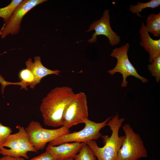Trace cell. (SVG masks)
Returning <instances> with one entry per match:
<instances>
[{"label":"cell","mask_w":160,"mask_h":160,"mask_svg":"<svg viewBox=\"0 0 160 160\" xmlns=\"http://www.w3.org/2000/svg\"><path fill=\"white\" fill-rule=\"evenodd\" d=\"M26 68L29 70L33 75L36 84L40 83L43 77L49 75L54 74L59 75L60 71L58 70H52L44 66L42 64L40 56L34 58L33 62L31 58H29L25 62Z\"/></svg>","instance_id":"cell-13"},{"label":"cell","mask_w":160,"mask_h":160,"mask_svg":"<svg viewBox=\"0 0 160 160\" xmlns=\"http://www.w3.org/2000/svg\"><path fill=\"white\" fill-rule=\"evenodd\" d=\"M129 47V44L127 43L119 47L114 48L110 54L111 57L116 59L117 61L115 67L108 70V72L111 75L117 73L121 74L123 78L121 84L122 87L127 86L128 82L127 79L130 76L139 79L143 83H146L148 81V79L138 74L136 69L129 60L128 56Z\"/></svg>","instance_id":"cell-7"},{"label":"cell","mask_w":160,"mask_h":160,"mask_svg":"<svg viewBox=\"0 0 160 160\" xmlns=\"http://www.w3.org/2000/svg\"><path fill=\"white\" fill-rule=\"evenodd\" d=\"M110 117L103 121L96 123L89 120L86 119L84 121L85 127L82 130L73 132H69L63 135L50 141L49 144L56 146L62 143L70 142L86 143L91 140H96L102 136L100 130L107 125Z\"/></svg>","instance_id":"cell-4"},{"label":"cell","mask_w":160,"mask_h":160,"mask_svg":"<svg viewBox=\"0 0 160 160\" xmlns=\"http://www.w3.org/2000/svg\"><path fill=\"white\" fill-rule=\"evenodd\" d=\"M125 120L120 118L117 114L108 120L107 125L111 131V134L110 136L102 135L104 144L103 147H99L95 140L85 143L90 147L98 160H117L118 152L125 138V135L119 136V131Z\"/></svg>","instance_id":"cell-2"},{"label":"cell","mask_w":160,"mask_h":160,"mask_svg":"<svg viewBox=\"0 0 160 160\" xmlns=\"http://www.w3.org/2000/svg\"><path fill=\"white\" fill-rule=\"evenodd\" d=\"M160 5V0H151L145 3L138 1L136 5H130L129 10L133 14H136L137 16L141 17L140 13L142 10L148 8L153 9Z\"/></svg>","instance_id":"cell-16"},{"label":"cell","mask_w":160,"mask_h":160,"mask_svg":"<svg viewBox=\"0 0 160 160\" xmlns=\"http://www.w3.org/2000/svg\"><path fill=\"white\" fill-rule=\"evenodd\" d=\"M87 97L83 92L75 94L63 113V125L68 129L88 119Z\"/></svg>","instance_id":"cell-6"},{"label":"cell","mask_w":160,"mask_h":160,"mask_svg":"<svg viewBox=\"0 0 160 160\" xmlns=\"http://www.w3.org/2000/svg\"><path fill=\"white\" fill-rule=\"evenodd\" d=\"M125 135L117 155V160H137L148 157L147 151L140 135L129 124L122 127Z\"/></svg>","instance_id":"cell-3"},{"label":"cell","mask_w":160,"mask_h":160,"mask_svg":"<svg viewBox=\"0 0 160 160\" xmlns=\"http://www.w3.org/2000/svg\"><path fill=\"white\" fill-rule=\"evenodd\" d=\"M84 143L78 142L65 143L56 146L49 144L46 151L51 154L55 160H63L69 158H74Z\"/></svg>","instance_id":"cell-11"},{"label":"cell","mask_w":160,"mask_h":160,"mask_svg":"<svg viewBox=\"0 0 160 160\" xmlns=\"http://www.w3.org/2000/svg\"><path fill=\"white\" fill-rule=\"evenodd\" d=\"M18 131L10 134L7 138L0 154L3 156L9 155L13 157H20L28 159V152L37 153L30 142L29 137L25 129L19 125L17 126Z\"/></svg>","instance_id":"cell-5"},{"label":"cell","mask_w":160,"mask_h":160,"mask_svg":"<svg viewBox=\"0 0 160 160\" xmlns=\"http://www.w3.org/2000/svg\"><path fill=\"white\" fill-rule=\"evenodd\" d=\"M0 83L1 85V92L2 94L4 92V89L5 87L7 85H20L19 82H12L6 81L4 78L1 75H0Z\"/></svg>","instance_id":"cell-22"},{"label":"cell","mask_w":160,"mask_h":160,"mask_svg":"<svg viewBox=\"0 0 160 160\" xmlns=\"http://www.w3.org/2000/svg\"><path fill=\"white\" fill-rule=\"evenodd\" d=\"M139 32L141 40L140 45L148 53L149 61L151 63L155 58L160 55V39L158 40L152 39L146 30L143 22L142 23Z\"/></svg>","instance_id":"cell-12"},{"label":"cell","mask_w":160,"mask_h":160,"mask_svg":"<svg viewBox=\"0 0 160 160\" xmlns=\"http://www.w3.org/2000/svg\"><path fill=\"white\" fill-rule=\"evenodd\" d=\"M47 1L46 0H23L16 8L9 20L3 25L0 31L2 39L8 35H16L20 29L21 24L24 16L36 6Z\"/></svg>","instance_id":"cell-9"},{"label":"cell","mask_w":160,"mask_h":160,"mask_svg":"<svg viewBox=\"0 0 160 160\" xmlns=\"http://www.w3.org/2000/svg\"><path fill=\"white\" fill-rule=\"evenodd\" d=\"M29 160H55V159L47 151Z\"/></svg>","instance_id":"cell-21"},{"label":"cell","mask_w":160,"mask_h":160,"mask_svg":"<svg viewBox=\"0 0 160 160\" xmlns=\"http://www.w3.org/2000/svg\"><path fill=\"white\" fill-rule=\"evenodd\" d=\"M75 94L70 87H57L43 98L39 110L45 125L53 127L63 126V113Z\"/></svg>","instance_id":"cell-1"},{"label":"cell","mask_w":160,"mask_h":160,"mask_svg":"<svg viewBox=\"0 0 160 160\" xmlns=\"http://www.w3.org/2000/svg\"><path fill=\"white\" fill-rule=\"evenodd\" d=\"M0 160H25L22 157H13L9 155L3 156L0 158Z\"/></svg>","instance_id":"cell-23"},{"label":"cell","mask_w":160,"mask_h":160,"mask_svg":"<svg viewBox=\"0 0 160 160\" xmlns=\"http://www.w3.org/2000/svg\"><path fill=\"white\" fill-rule=\"evenodd\" d=\"M19 77L23 84L22 86L20 88L21 89L24 88L28 90L27 86L28 85L31 88L33 89L37 85L33 73L27 68L22 69L20 71Z\"/></svg>","instance_id":"cell-15"},{"label":"cell","mask_w":160,"mask_h":160,"mask_svg":"<svg viewBox=\"0 0 160 160\" xmlns=\"http://www.w3.org/2000/svg\"><path fill=\"white\" fill-rule=\"evenodd\" d=\"M12 132L11 128L0 122V150L2 148L8 137Z\"/></svg>","instance_id":"cell-20"},{"label":"cell","mask_w":160,"mask_h":160,"mask_svg":"<svg viewBox=\"0 0 160 160\" xmlns=\"http://www.w3.org/2000/svg\"><path fill=\"white\" fill-rule=\"evenodd\" d=\"M145 28L149 33L155 37L160 36V12L149 15L146 20Z\"/></svg>","instance_id":"cell-14"},{"label":"cell","mask_w":160,"mask_h":160,"mask_svg":"<svg viewBox=\"0 0 160 160\" xmlns=\"http://www.w3.org/2000/svg\"><path fill=\"white\" fill-rule=\"evenodd\" d=\"M109 13L108 10H105L100 20L95 21L90 25L87 31L89 32L94 30L95 32L91 38L88 40L89 42H95L98 36L103 35L107 37L111 45L114 46L119 44L121 41L120 37L111 27Z\"/></svg>","instance_id":"cell-10"},{"label":"cell","mask_w":160,"mask_h":160,"mask_svg":"<svg viewBox=\"0 0 160 160\" xmlns=\"http://www.w3.org/2000/svg\"><path fill=\"white\" fill-rule=\"evenodd\" d=\"M151 75L155 77L157 82L160 81V55L155 58L151 63L147 66Z\"/></svg>","instance_id":"cell-19"},{"label":"cell","mask_w":160,"mask_h":160,"mask_svg":"<svg viewBox=\"0 0 160 160\" xmlns=\"http://www.w3.org/2000/svg\"><path fill=\"white\" fill-rule=\"evenodd\" d=\"M25 129L30 142L37 151L43 149L47 143L70 132L69 129L63 126L57 129H45L39 122L34 121L30 122Z\"/></svg>","instance_id":"cell-8"},{"label":"cell","mask_w":160,"mask_h":160,"mask_svg":"<svg viewBox=\"0 0 160 160\" xmlns=\"http://www.w3.org/2000/svg\"><path fill=\"white\" fill-rule=\"evenodd\" d=\"M63 160H74V158H69L65 159Z\"/></svg>","instance_id":"cell-24"},{"label":"cell","mask_w":160,"mask_h":160,"mask_svg":"<svg viewBox=\"0 0 160 160\" xmlns=\"http://www.w3.org/2000/svg\"><path fill=\"white\" fill-rule=\"evenodd\" d=\"M97 158L90 147L84 143L74 160H97Z\"/></svg>","instance_id":"cell-18"},{"label":"cell","mask_w":160,"mask_h":160,"mask_svg":"<svg viewBox=\"0 0 160 160\" xmlns=\"http://www.w3.org/2000/svg\"><path fill=\"white\" fill-rule=\"evenodd\" d=\"M23 1L22 0H12L7 6L0 8V17L6 23L9 19L14 10Z\"/></svg>","instance_id":"cell-17"}]
</instances>
